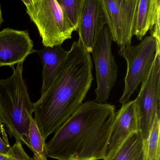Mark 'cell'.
<instances>
[{
	"mask_svg": "<svg viewBox=\"0 0 160 160\" xmlns=\"http://www.w3.org/2000/svg\"><path fill=\"white\" fill-rule=\"evenodd\" d=\"M106 24L104 11L100 0H84L78 25L79 41L91 53Z\"/></svg>",
	"mask_w": 160,
	"mask_h": 160,
	"instance_id": "10",
	"label": "cell"
},
{
	"mask_svg": "<svg viewBox=\"0 0 160 160\" xmlns=\"http://www.w3.org/2000/svg\"><path fill=\"white\" fill-rule=\"evenodd\" d=\"M115 110L114 105L108 103H83L46 143V157L56 160H104Z\"/></svg>",
	"mask_w": 160,
	"mask_h": 160,
	"instance_id": "2",
	"label": "cell"
},
{
	"mask_svg": "<svg viewBox=\"0 0 160 160\" xmlns=\"http://www.w3.org/2000/svg\"><path fill=\"white\" fill-rule=\"evenodd\" d=\"M138 131L139 122L135 102L129 101L116 112L104 159L111 158L131 134Z\"/></svg>",
	"mask_w": 160,
	"mask_h": 160,
	"instance_id": "11",
	"label": "cell"
},
{
	"mask_svg": "<svg viewBox=\"0 0 160 160\" xmlns=\"http://www.w3.org/2000/svg\"><path fill=\"white\" fill-rule=\"evenodd\" d=\"M5 120L4 118L3 115V112L1 110V107H0V133L2 134L3 138L4 139V141L7 143L9 144L8 140L7 135L6 132L4 128Z\"/></svg>",
	"mask_w": 160,
	"mask_h": 160,
	"instance_id": "21",
	"label": "cell"
},
{
	"mask_svg": "<svg viewBox=\"0 0 160 160\" xmlns=\"http://www.w3.org/2000/svg\"><path fill=\"white\" fill-rule=\"evenodd\" d=\"M158 50H160V45L152 35L146 37L137 46L130 45L120 48L118 54L125 58L127 66L120 103L128 102L132 93L147 77Z\"/></svg>",
	"mask_w": 160,
	"mask_h": 160,
	"instance_id": "5",
	"label": "cell"
},
{
	"mask_svg": "<svg viewBox=\"0 0 160 160\" xmlns=\"http://www.w3.org/2000/svg\"><path fill=\"white\" fill-rule=\"evenodd\" d=\"M104 160H145L144 144L141 132L131 134L111 158Z\"/></svg>",
	"mask_w": 160,
	"mask_h": 160,
	"instance_id": "13",
	"label": "cell"
},
{
	"mask_svg": "<svg viewBox=\"0 0 160 160\" xmlns=\"http://www.w3.org/2000/svg\"><path fill=\"white\" fill-rule=\"evenodd\" d=\"M92 69L90 52L79 40L73 42L58 77L34 103V120L45 141L83 104L94 79Z\"/></svg>",
	"mask_w": 160,
	"mask_h": 160,
	"instance_id": "1",
	"label": "cell"
},
{
	"mask_svg": "<svg viewBox=\"0 0 160 160\" xmlns=\"http://www.w3.org/2000/svg\"><path fill=\"white\" fill-rule=\"evenodd\" d=\"M0 160H34L28 156L22 145L21 142L16 141L10 147L8 153L5 155L0 154Z\"/></svg>",
	"mask_w": 160,
	"mask_h": 160,
	"instance_id": "18",
	"label": "cell"
},
{
	"mask_svg": "<svg viewBox=\"0 0 160 160\" xmlns=\"http://www.w3.org/2000/svg\"><path fill=\"white\" fill-rule=\"evenodd\" d=\"M112 38L107 26L102 29L91 53L95 67V101L107 103L117 77V68L112 52Z\"/></svg>",
	"mask_w": 160,
	"mask_h": 160,
	"instance_id": "7",
	"label": "cell"
},
{
	"mask_svg": "<svg viewBox=\"0 0 160 160\" xmlns=\"http://www.w3.org/2000/svg\"><path fill=\"white\" fill-rule=\"evenodd\" d=\"M32 158L34 160H48L45 154L40 155L37 153H34V155Z\"/></svg>",
	"mask_w": 160,
	"mask_h": 160,
	"instance_id": "23",
	"label": "cell"
},
{
	"mask_svg": "<svg viewBox=\"0 0 160 160\" xmlns=\"http://www.w3.org/2000/svg\"><path fill=\"white\" fill-rule=\"evenodd\" d=\"M36 53L40 57L42 65V85L41 95L50 87L60 73L68 51L61 46L44 47L36 50Z\"/></svg>",
	"mask_w": 160,
	"mask_h": 160,
	"instance_id": "12",
	"label": "cell"
},
{
	"mask_svg": "<svg viewBox=\"0 0 160 160\" xmlns=\"http://www.w3.org/2000/svg\"><path fill=\"white\" fill-rule=\"evenodd\" d=\"M160 112H157L146 142L144 143L145 159L160 160Z\"/></svg>",
	"mask_w": 160,
	"mask_h": 160,
	"instance_id": "15",
	"label": "cell"
},
{
	"mask_svg": "<svg viewBox=\"0 0 160 160\" xmlns=\"http://www.w3.org/2000/svg\"><path fill=\"white\" fill-rule=\"evenodd\" d=\"M150 0H138L132 35L141 40L151 29L150 22Z\"/></svg>",
	"mask_w": 160,
	"mask_h": 160,
	"instance_id": "14",
	"label": "cell"
},
{
	"mask_svg": "<svg viewBox=\"0 0 160 160\" xmlns=\"http://www.w3.org/2000/svg\"><path fill=\"white\" fill-rule=\"evenodd\" d=\"M23 63L12 68L13 74L0 79V107L10 137L29 148L28 132L30 118L34 113V103L23 78Z\"/></svg>",
	"mask_w": 160,
	"mask_h": 160,
	"instance_id": "3",
	"label": "cell"
},
{
	"mask_svg": "<svg viewBox=\"0 0 160 160\" xmlns=\"http://www.w3.org/2000/svg\"><path fill=\"white\" fill-rule=\"evenodd\" d=\"M60 7L65 18L78 31L82 8L84 0H55Z\"/></svg>",
	"mask_w": 160,
	"mask_h": 160,
	"instance_id": "16",
	"label": "cell"
},
{
	"mask_svg": "<svg viewBox=\"0 0 160 160\" xmlns=\"http://www.w3.org/2000/svg\"><path fill=\"white\" fill-rule=\"evenodd\" d=\"M29 148L34 153L45 154L46 142L37 126L34 118L31 117L28 132Z\"/></svg>",
	"mask_w": 160,
	"mask_h": 160,
	"instance_id": "17",
	"label": "cell"
},
{
	"mask_svg": "<svg viewBox=\"0 0 160 160\" xmlns=\"http://www.w3.org/2000/svg\"><path fill=\"white\" fill-rule=\"evenodd\" d=\"M151 31V35L156 38L157 43L160 45V16L158 17L157 21Z\"/></svg>",
	"mask_w": 160,
	"mask_h": 160,
	"instance_id": "20",
	"label": "cell"
},
{
	"mask_svg": "<svg viewBox=\"0 0 160 160\" xmlns=\"http://www.w3.org/2000/svg\"><path fill=\"white\" fill-rule=\"evenodd\" d=\"M35 24L44 47L61 46L75 29L65 18L55 0H21Z\"/></svg>",
	"mask_w": 160,
	"mask_h": 160,
	"instance_id": "4",
	"label": "cell"
},
{
	"mask_svg": "<svg viewBox=\"0 0 160 160\" xmlns=\"http://www.w3.org/2000/svg\"><path fill=\"white\" fill-rule=\"evenodd\" d=\"M10 148V145L7 143L0 135V154L5 155L7 154Z\"/></svg>",
	"mask_w": 160,
	"mask_h": 160,
	"instance_id": "22",
	"label": "cell"
},
{
	"mask_svg": "<svg viewBox=\"0 0 160 160\" xmlns=\"http://www.w3.org/2000/svg\"><path fill=\"white\" fill-rule=\"evenodd\" d=\"M112 40L121 48L131 45L138 0H100Z\"/></svg>",
	"mask_w": 160,
	"mask_h": 160,
	"instance_id": "8",
	"label": "cell"
},
{
	"mask_svg": "<svg viewBox=\"0 0 160 160\" xmlns=\"http://www.w3.org/2000/svg\"><path fill=\"white\" fill-rule=\"evenodd\" d=\"M160 50L157 51L147 77L142 82L140 92L134 100L144 144L146 142L157 112L160 111Z\"/></svg>",
	"mask_w": 160,
	"mask_h": 160,
	"instance_id": "6",
	"label": "cell"
},
{
	"mask_svg": "<svg viewBox=\"0 0 160 160\" xmlns=\"http://www.w3.org/2000/svg\"><path fill=\"white\" fill-rule=\"evenodd\" d=\"M160 15V0H150V22L151 29L157 21L158 17Z\"/></svg>",
	"mask_w": 160,
	"mask_h": 160,
	"instance_id": "19",
	"label": "cell"
},
{
	"mask_svg": "<svg viewBox=\"0 0 160 160\" xmlns=\"http://www.w3.org/2000/svg\"><path fill=\"white\" fill-rule=\"evenodd\" d=\"M3 22V16H2V9H1V4H0V27H1Z\"/></svg>",
	"mask_w": 160,
	"mask_h": 160,
	"instance_id": "24",
	"label": "cell"
},
{
	"mask_svg": "<svg viewBox=\"0 0 160 160\" xmlns=\"http://www.w3.org/2000/svg\"><path fill=\"white\" fill-rule=\"evenodd\" d=\"M34 44L26 31L10 28L0 32V67H14L35 52Z\"/></svg>",
	"mask_w": 160,
	"mask_h": 160,
	"instance_id": "9",
	"label": "cell"
}]
</instances>
